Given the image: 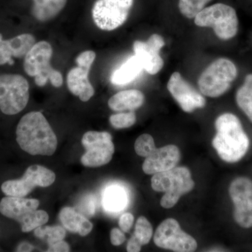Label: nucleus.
<instances>
[{"instance_id": "f257e3e1", "label": "nucleus", "mask_w": 252, "mask_h": 252, "mask_svg": "<svg viewBox=\"0 0 252 252\" xmlns=\"http://www.w3.org/2000/svg\"><path fill=\"white\" fill-rule=\"evenodd\" d=\"M16 134L18 145L31 155L52 156L57 149L56 134L41 112H32L23 116Z\"/></svg>"}, {"instance_id": "f03ea898", "label": "nucleus", "mask_w": 252, "mask_h": 252, "mask_svg": "<svg viewBox=\"0 0 252 252\" xmlns=\"http://www.w3.org/2000/svg\"><path fill=\"white\" fill-rule=\"evenodd\" d=\"M217 135L212 146L225 162H238L248 152L250 140L240 119L231 113H225L215 122Z\"/></svg>"}, {"instance_id": "7ed1b4c3", "label": "nucleus", "mask_w": 252, "mask_h": 252, "mask_svg": "<svg viewBox=\"0 0 252 252\" xmlns=\"http://www.w3.org/2000/svg\"><path fill=\"white\" fill-rule=\"evenodd\" d=\"M52 46L46 41L35 43L25 56V72L30 77H34L36 86H44L50 81L53 86L59 88L63 84L62 74L51 67Z\"/></svg>"}, {"instance_id": "20e7f679", "label": "nucleus", "mask_w": 252, "mask_h": 252, "mask_svg": "<svg viewBox=\"0 0 252 252\" xmlns=\"http://www.w3.org/2000/svg\"><path fill=\"white\" fill-rule=\"evenodd\" d=\"M195 182L191 174L185 167H174L167 171L155 174L152 178V187L157 192H164L160 205L165 209L175 206L181 196L193 190Z\"/></svg>"}, {"instance_id": "39448f33", "label": "nucleus", "mask_w": 252, "mask_h": 252, "mask_svg": "<svg viewBox=\"0 0 252 252\" xmlns=\"http://www.w3.org/2000/svg\"><path fill=\"white\" fill-rule=\"evenodd\" d=\"M198 27L212 28L217 37L229 40L238 34L239 20L234 8L222 3H217L204 8L194 18Z\"/></svg>"}, {"instance_id": "423d86ee", "label": "nucleus", "mask_w": 252, "mask_h": 252, "mask_svg": "<svg viewBox=\"0 0 252 252\" xmlns=\"http://www.w3.org/2000/svg\"><path fill=\"white\" fill-rule=\"evenodd\" d=\"M238 77V69L230 60L221 58L214 61L202 73L198 87L204 95L218 97L226 93Z\"/></svg>"}, {"instance_id": "0eeeda50", "label": "nucleus", "mask_w": 252, "mask_h": 252, "mask_svg": "<svg viewBox=\"0 0 252 252\" xmlns=\"http://www.w3.org/2000/svg\"><path fill=\"white\" fill-rule=\"evenodd\" d=\"M29 84L20 74L0 75V109L6 115L21 112L29 101Z\"/></svg>"}, {"instance_id": "6e6552de", "label": "nucleus", "mask_w": 252, "mask_h": 252, "mask_svg": "<svg viewBox=\"0 0 252 252\" xmlns=\"http://www.w3.org/2000/svg\"><path fill=\"white\" fill-rule=\"evenodd\" d=\"M134 0H97L92 9V17L97 28L112 31L127 21Z\"/></svg>"}, {"instance_id": "1a4fd4ad", "label": "nucleus", "mask_w": 252, "mask_h": 252, "mask_svg": "<svg viewBox=\"0 0 252 252\" xmlns=\"http://www.w3.org/2000/svg\"><path fill=\"white\" fill-rule=\"evenodd\" d=\"M81 142L86 150L81 159L84 166H102L112 160L114 145L109 132L89 131L83 136Z\"/></svg>"}, {"instance_id": "9d476101", "label": "nucleus", "mask_w": 252, "mask_h": 252, "mask_svg": "<svg viewBox=\"0 0 252 252\" xmlns=\"http://www.w3.org/2000/svg\"><path fill=\"white\" fill-rule=\"evenodd\" d=\"M55 180L56 175L54 172L41 165H31L22 178L6 181L1 189L6 196L26 197L35 187H49Z\"/></svg>"}, {"instance_id": "9b49d317", "label": "nucleus", "mask_w": 252, "mask_h": 252, "mask_svg": "<svg viewBox=\"0 0 252 252\" xmlns=\"http://www.w3.org/2000/svg\"><path fill=\"white\" fill-rule=\"evenodd\" d=\"M158 248L176 252H193L196 250V240L180 228L177 220L167 219L158 227L154 238Z\"/></svg>"}, {"instance_id": "f8f14e48", "label": "nucleus", "mask_w": 252, "mask_h": 252, "mask_svg": "<svg viewBox=\"0 0 252 252\" xmlns=\"http://www.w3.org/2000/svg\"><path fill=\"white\" fill-rule=\"evenodd\" d=\"M95 57L94 51H84L76 59L77 67H73L67 74L68 89L73 94L78 96L83 102L89 101L94 94L89 76Z\"/></svg>"}, {"instance_id": "ddd939ff", "label": "nucleus", "mask_w": 252, "mask_h": 252, "mask_svg": "<svg viewBox=\"0 0 252 252\" xmlns=\"http://www.w3.org/2000/svg\"><path fill=\"white\" fill-rule=\"evenodd\" d=\"M230 198L234 204L233 217L244 228L252 227V182L246 177H238L230 184Z\"/></svg>"}, {"instance_id": "4468645a", "label": "nucleus", "mask_w": 252, "mask_h": 252, "mask_svg": "<svg viewBox=\"0 0 252 252\" xmlns=\"http://www.w3.org/2000/svg\"><path fill=\"white\" fill-rule=\"evenodd\" d=\"M167 88L184 112L191 113L195 109L203 108L206 104L205 97L189 84L180 72L172 73Z\"/></svg>"}, {"instance_id": "2eb2a0df", "label": "nucleus", "mask_w": 252, "mask_h": 252, "mask_svg": "<svg viewBox=\"0 0 252 252\" xmlns=\"http://www.w3.org/2000/svg\"><path fill=\"white\" fill-rule=\"evenodd\" d=\"M164 46L163 38L158 34H152L147 41L134 42V53L140 60L144 70L149 74H157L163 67V60L160 56V51Z\"/></svg>"}, {"instance_id": "dca6fc26", "label": "nucleus", "mask_w": 252, "mask_h": 252, "mask_svg": "<svg viewBox=\"0 0 252 252\" xmlns=\"http://www.w3.org/2000/svg\"><path fill=\"white\" fill-rule=\"evenodd\" d=\"M180 152L175 145H167L156 149L153 153L146 158L142 170L147 175H155L175 167L180 160Z\"/></svg>"}, {"instance_id": "f3484780", "label": "nucleus", "mask_w": 252, "mask_h": 252, "mask_svg": "<svg viewBox=\"0 0 252 252\" xmlns=\"http://www.w3.org/2000/svg\"><path fill=\"white\" fill-rule=\"evenodd\" d=\"M35 43L31 34H20L10 39H3L0 34V65L14 64L13 58H25Z\"/></svg>"}, {"instance_id": "a211bd4d", "label": "nucleus", "mask_w": 252, "mask_h": 252, "mask_svg": "<svg viewBox=\"0 0 252 252\" xmlns=\"http://www.w3.org/2000/svg\"><path fill=\"white\" fill-rule=\"evenodd\" d=\"M39 205V201L36 199L6 196L0 202V212L4 217L21 223L32 212L37 210Z\"/></svg>"}, {"instance_id": "6ab92c4d", "label": "nucleus", "mask_w": 252, "mask_h": 252, "mask_svg": "<svg viewBox=\"0 0 252 252\" xmlns=\"http://www.w3.org/2000/svg\"><path fill=\"white\" fill-rule=\"evenodd\" d=\"M144 94L140 91L130 89L120 91L108 101L109 108L115 112L133 111L140 108L144 102Z\"/></svg>"}, {"instance_id": "aec40b11", "label": "nucleus", "mask_w": 252, "mask_h": 252, "mask_svg": "<svg viewBox=\"0 0 252 252\" xmlns=\"http://www.w3.org/2000/svg\"><path fill=\"white\" fill-rule=\"evenodd\" d=\"M60 219L66 229L86 236L91 233L93 224L84 215L72 207H64L60 212Z\"/></svg>"}, {"instance_id": "412c9836", "label": "nucleus", "mask_w": 252, "mask_h": 252, "mask_svg": "<svg viewBox=\"0 0 252 252\" xmlns=\"http://www.w3.org/2000/svg\"><path fill=\"white\" fill-rule=\"evenodd\" d=\"M143 69L140 60L135 55L131 56L119 69L114 71L110 78L111 82L114 85H125L138 77Z\"/></svg>"}, {"instance_id": "4be33fe9", "label": "nucleus", "mask_w": 252, "mask_h": 252, "mask_svg": "<svg viewBox=\"0 0 252 252\" xmlns=\"http://www.w3.org/2000/svg\"><path fill=\"white\" fill-rule=\"evenodd\" d=\"M33 2L32 14L37 21L46 22L61 12L67 0H33Z\"/></svg>"}, {"instance_id": "5701e85b", "label": "nucleus", "mask_w": 252, "mask_h": 252, "mask_svg": "<svg viewBox=\"0 0 252 252\" xmlns=\"http://www.w3.org/2000/svg\"><path fill=\"white\" fill-rule=\"evenodd\" d=\"M127 203V193L125 189L120 186H111L104 190L102 195V205L106 211L121 212L125 208Z\"/></svg>"}, {"instance_id": "b1692460", "label": "nucleus", "mask_w": 252, "mask_h": 252, "mask_svg": "<svg viewBox=\"0 0 252 252\" xmlns=\"http://www.w3.org/2000/svg\"><path fill=\"white\" fill-rule=\"evenodd\" d=\"M237 104L252 123V73L245 78L235 94Z\"/></svg>"}, {"instance_id": "393cba45", "label": "nucleus", "mask_w": 252, "mask_h": 252, "mask_svg": "<svg viewBox=\"0 0 252 252\" xmlns=\"http://www.w3.org/2000/svg\"><path fill=\"white\" fill-rule=\"evenodd\" d=\"M34 235L36 238L45 240L49 245L61 241L66 235L65 230L59 225L52 226H39L34 229Z\"/></svg>"}, {"instance_id": "a878e982", "label": "nucleus", "mask_w": 252, "mask_h": 252, "mask_svg": "<svg viewBox=\"0 0 252 252\" xmlns=\"http://www.w3.org/2000/svg\"><path fill=\"white\" fill-rule=\"evenodd\" d=\"M49 218V215L44 210H34L20 223L21 229L24 233L32 231L47 223Z\"/></svg>"}, {"instance_id": "bb28decb", "label": "nucleus", "mask_w": 252, "mask_h": 252, "mask_svg": "<svg viewBox=\"0 0 252 252\" xmlns=\"http://www.w3.org/2000/svg\"><path fill=\"white\" fill-rule=\"evenodd\" d=\"M212 0H179V9L185 17L191 19Z\"/></svg>"}, {"instance_id": "cd10ccee", "label": "nucleus", "mask_w": 252, "mask_h": 252, "mask_svg": "<svg viewBox=\"0 0 252 252\" xmlns=\"http://www.w3.org/2000/svg\"><path fill=\"white\" fill-rule=\"evenodd\" d=\"M139 240L141 245H147L153 235V228L145 217H140L135 225V233L133 234Z\"/></svg>"}, {"instance_id": "c85d7f7f", "label": "nucleus", "mask_w": 252, "mask_h": 252, "mask_svg": "<svg viewBox=\"0 0 252 252\" xmlns=\"http://www.w3.org/2000/svg\"><path fill=\"white\" fill-rule=\"evenodd\" d=\"M156 149L154 138L149 134L140 135L135 141V151L140 157H148Z\"/></svg>"}, {"instance_id": "c756f323", "label": "nucleus", "mask_w": 252, "mask_h": 252, "mask_svg": "<svg viewBox=\"0 0 252 252\" xmlns=\"http://www.w3.org/2000/svg\"><path fill=\"white\" fill-rule=\"evenodd\" d=\"M109 122L115 128H127L135 124L136 115L132 111L130 112L119 113L111 116Z\"/></svg>"}, {"instance_id": "7c9ffc66", "label": "nucleus", "mask_w": 252, "mask_h": 252, "mask_svg": "<svg viewBox=\"0 0 252 252\" xmlns=\"http://www.w3.org/2000/svg\"><path fill=\"white\" fill-rule=\"evenodd\" d=\"M79 213L86 215L87 217H93L95 213V198L94 195H87L81 200L79 205Z\"/></svg>"}, {"instance_id": "2f4dec72", "label": "nucleus", "mask_w": 252, "mask_h": 252, "mask_svg": "<svg viewBox=\"0 0 252 252\" xmlns=\"http://www.w3.org/2000/svg\"><path fill=\"white\" fill-rule=\"evenodd\" d=\"M134 217L132 214L125 213L120 217L119 224L121 229L124 233H127L130 230L131 227L133 225Z\"/></svg>"}, {"instance_id": "473e14b6", "label": "nucleus", "mask_w": 252, "mask_h": 252, "mask_svg": "<svg viewBox=\"0 0 252 252\" xmlns=\"http://www.w3.org/2000/svg\"><path fill=\"white\" fill-rule=\"evenodd\" d=\"M110 240L113 245L119 246L126 241V238L123 230L114 228L111 231Z\"/></svg>"}, {"instance_id": "72a5a7b5", "label": "nucleus", "mask_w": 252, "mask_h": 252, "mask_svg": "<svg viewBox=\"0 0 252 252\" xmlns=\"http://www.w3.org/2000/svg\"><path fill=\"white\" fill-rule=\"evenodd\" d=\"M69 245L66 242L61 240V241L57 242V243L53 244V245H49V250H47L48 252H69Z\"/></svg>"}, {"instance_id": "f704fd0d", "label": "nucleus", "mask_w": 252, "mask_h": 252, "mask_svg": "<svg viewBox=\"0 0 252 252\" xmlns=\"http://www.w3.org/2000/svg\"><path fill=\"white\" fill-rule=\"evenodd\" d=\"M142 245L139 240L136 238L135 235H132L127 245V251L129 252H140Z\"/></svg>"}, {"instance_id": "c9c22d12", "label": "nucleus", "mask_w": 252, "mask_h": 252, "mask_svg": "<svg viewBox=\"0 0 252 252\" xmlns=\"http://www.w3.org/2000/svg\"><path fill=\"white\" fill-rule=\"evenodd\" d=\"M32 247L28 243H22L18 248V252H31Z\"/></svg>"}]
</instances>
